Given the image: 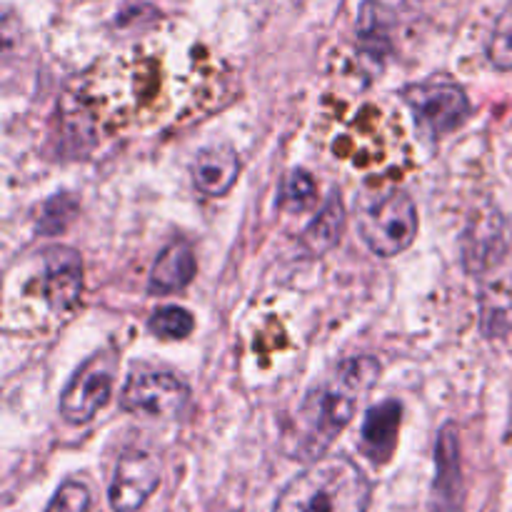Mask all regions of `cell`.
I'll return each mask as SVG.
<instances>
[{
	"label": "cell",
	"instance_id": "obj_1",
	"mask_svg": "<svg viewBox=\"0 0 512 512\" xmlns=\"http://www.w3.org/2000/svg\"><path fill=\"white\" fill-rule=\"evenodd\" d=\"M380 378V363L375 358H350L330 370L298 408L285 430L283 445L290 458L303 463L323 458L330 445L350 425L358 413L360 400Z\"/></svg>",
	"mask_w": 512,
	"mask_h": 512
},
{
	"label": "cell",
	"instance_id": "obj_2",
	"mask_svg": "<svg viewBox=\"0 0 512 512\" xmlns=\"http://www.w3.org/2000/svg\"><path fill=\"white\" fill-rule=\"evenodd\" d=\"M370 480L345 455H323L295 475L273 512H368Z\"/></svg>",
	"mask_w": 512,
	"mask_h": 512
},
{
	"label": "cell",
	"instance_id": "obj_3",
	"mask_svg": "<svg viewBox=\"0 0 512 512\" xmlns=\"http://www.w3.org/2000/svg\"><path fill=\"white\" fill-rule=\"evenodd\" d=\"M358 230L368 250L378 258H395L418 235V210L405 190L373 195L358 203Z\"/></svg>",
	"mask_w": 512,
	"mask_h": 512
},
{
	"label": "cell",
	"instance_id": "obj_4",
	"mask_svg": "<svg viewBox=\"0 0 512 512\" xmlns=\"http://www.w3.org/2000/svg\"><path fill=\"white\" fill-rule=\"evenodd\" d=\"M403 100L428 135H448L458 130L470 115V100L460 85L450 80L413 83L403 90Z\"/></svg>",
	"mask_w": 512,
	"mask_h": 512
},
{
	"label": "cell",
	"instance_id": "obj_5",
	"mask_svg": "<svg viewBox=\"0 0 512 512\" xmlns=\"http://www.w3.org/2000/svg\"><path fill=\"white\" fill-rule=\"evenodd\" d=\"M113 395V355L98 353L85 360L60 395V415L70 425H85Z\"/></svg>",
	"mask_w": 512,
	"mask_h": 512
},
{
	"label": "cell",
	"instance_id": "obj_6",
	"mask_svg": "<svg viewBox=\"0 0 512 512\" xmlns=\"http://www.w3.org/2000/svg\"><path fill=\"white\" fill-rule=\"evenodd\" d=\"M190 400V390L183 380L170 373L140 370L133 373L123 385L120 405L128 413L148 415V418H175L183 413Z\"/></svg>",
	"mask_w": 512,
	"mask_h": 512
},
{
	"label": "cell",
	"instance_id": "obj_7",
	"mask_svg": "<svg viewBox=\"0 0 512 512\" xmlns=\"http://www.w3.org/2000/svg\"><path fill=\"white\" fill-rule=\"evenodd\" d=\"M160 485V460L148 450H125L115 465L108 500L115 512H138Z\"/></svg>",
	"mask_w": 512,
	"mask_h": 512
},
{
	"label": "cell",
	"instance_id": "obj_8",
	"mask_svg": "<svg viewBox=\"0 0 512 512\" xmlns=\"http://www.w3.org/2000/svg\"><path fill=\"white\" fill-rule=\"evenodd\" d=\"M83 293V263L70 248H50L43 253L40 295L58 313L75 308Z\"/></svg>",
	"mask_w": 512,
	"mask_h": 512
},
{
	"label": "cell",
	"instance_id": "obj_9",
	"mask_svg": "<svg viewBox=\"0 0 512 512\" xmlns=\"http://www.w3.org/2000/svg\"><path fill=\"white\" fill-rule=\"evenodd\" d=\"M508 243H510V233L503 215L498 213L478 215V218L470 223V228L465 230V238H463L465 265H468V270H473V273H485V270L495 268V265L505 258Z\"/></svg>",
	"mask_w": 512,
	"mask_h": 512
},
{
	"label": "cell",
	"instance_id": "obj_10",
	"mask_svg": "<svg viewBox=\"0 0 512 512\" xmlns=\"http://www.w3.org/2000/svg\"><path fill=\"white\" fill-rule=\"evenodd\" d=\"M193 185L208 198H220L235 185L240 175V158L230 145H208L193 160Z\"/></svg>",
	"mask_w": 512,
	"mask_h": 512
},
{
	"label": "cell",
	"instance_id": "obj_11",
	"mask_svg": "<svg viewBox=\"0 0 512 512\" xmlns=\"http://www.w3.org/2000/svg\"><path fill=\"white\" fill-rule=\"evenodd\" d=\"M400 420H403V408L398 400H385L368 410L363 423V435H360V448L373 463H388L395 453L400 433Z\"/></svg>",
	"mask_w": 512,
	"mask_h": 512
},
{
	"label": "cell",
	"instance_id": "obj_12",
	"mask_svg": "<svg viewBox=\"0 0 512 512\" xmlns=\"http://www.w3.org/2000/svg\"><path fill=\"white\" fill-rule=\"evenodd\" d=\"M435 463H438V475H435L433 512H455L460 488H463V470H460L458 433H455L453 425H445L440 430L438 448H435Z\"/></svg>",
	"mask_w": 512,
	"mask_h": 512
},
{
	"label": "cell",
	"instance_id": "obj_13",
	"mask_svg": "<svg viewBox=\"0 0 512 512\" xmlns=\"http://www.w3.org/2000/svg\"><path fill=\"white\" fill-rule=\"evenodd\" d=\"M195 270H198V263H195L193 248L185 240H173L155 258L148 280L150 295H170L188 288L195 278Z\"/></svg>",
	"mask_w": 512,
	"mask_h": 512
},
{
	"label": "cell",
	"instance_id": "obj_14",
	"mask_svg": "<svg viewBox=\"0 0 512 512\" xmlns=\"http://www.w3.org/2000/svg\"><path fill=\"white\" fill-rule=\"evenodd\" d=\"M343 230H345V205L340 200L338 193L330 195L328 200L323 203L320 213L310 220V225L305 228L303 233V245L308 253L318 255H328L330 250L338 248V243L343 240Z\"/></svg>",
	"mask_w": 512,
	"mask_h": 512
},
{
	"label": "cell",
	"instance_id": "obj_15",
	"mask_svg": "<svg viewBox=\"0 0 512 512\" xmlns=\"http://www.w3.org/2000/svg\"><path fill=\"white\" fill-rule=\"evenodd\" d=\"M360 43L373 53V58H383L390 50V13L378 0H365L358 23Z\"/></svg>",
	"mask_w": 512,
	"mask_h": 512
},
{
	"label": "cell",
	"instance_id": "obj_16",
	"mask_svg": "<svg viewBox=\"0 0 512 512\" xmlns=\"http://www.w3.org/2000/svg\"><path fill=\"white\" fill-rule=\"evenodd\" d=\"M480 325L488 333V338H498L512 325V288L493 285L483 293L480 305Z\"/></svg>",
	"mask_w": 512,
	"mask_h": 512
},
{
	"label": "cell",
	"instance_id": "obj_17",
	"mask_svg": "<svg viewBox=\"0 0 512 512\" xmlns=\"http://www.w3.org/2000/svg\"><path fill=\"white\" fill-rule=\"evenodd\" d=\"M315 200H318V188H315V180L310 178V173L290 170L280 183V208L288 210V213H303V210L313 208Z\"/></svg>",
	"mask_w": 512,
	"mask_h": 512
},
{
	"label": "cell",
	"instance_id": "obj_18",
	"mask_svg": "<svg viewBox=\"0 0 512 512\" xmlns=\"http://www.w3.org/2000/svg\"><path fill=\"white\" fill-rule=\"evenodd\" d=\"M148 328L150 333L158 335V338L180 340V338H188V335L193 333L195 320L193 315H190L185 308H180V305H163V308H158L153 315H150Z\"/></svg>",
	"mask_w": 512,
	"mask_h": 512
},
{
	"label": "cell",
	"instance_id": "obj_19",
	"mask_svg": "<svg viewBox=\"0 0 512 512\" xmlns=\"http://www.w3.org/2000/svg\"><path fill=\"white\" fill-rule=\"evenodd\" d=\"M488 60L493 63V68L512 70V8L500 15L490 33Z\"/></svg>",
	"mask_w": 512,
	"mask_h": 512
},
{
	"label": "cell",
	"instance_id": "obj_20",
	"mask_svg": "<svg viewBox=\"0 0 512 512\" xmlns=\"http://www.w3.org/2000/svg\"><path fill=\"white\" fill-rule=\"evenodd\" d=\"M90 508V490L85 488L83 483H75V480H68V483L60 485L58 493L50 500L48 510L45 512H88Z\"/></svg>",
	"mask_w": 512,
	"mask_h": 512
}]
</instances>
